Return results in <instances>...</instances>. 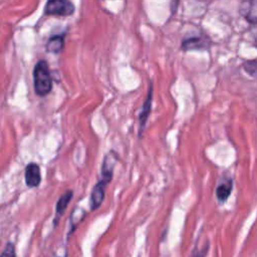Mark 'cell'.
<instances>
[{
    "mask_svg": "<svg viewBox=\"0 0 257 257\" xmlns=\"http://www.w3.org/2000/svg\"><path fill=\"white\" fill-rule=\"evenodd\" d=\"M240 13L250 23L257 24V0H243Z\"/></svg>",
    "mask_w": 257,
    "mask_h": 257,
    "instance_id": "obj_5",
    "label": "cell"
},
{
    "mask_svg": "<svg viewBox=\"0 0 257 257\" xmlns=\"http://www.w3.org/2000/svg\"><path fill=\"white\" fill-rule=\"evenodd\" d=\"M44 12L47 15L68 16L74 12V5L69 0H48Z\"/></svg>",
    "mask_w": 257,
    "mask_h": 257,
    "instance_id": "obj_2",
    "label": "cell"
},
{
    "mask_svg": "<svg viewBox=\"0 0 257 257\" xmlns=\"http://www.w3.org/2000/svg\"><path fill=\"white\" fill-rule=\"evenodd\" d=\"M117 161V155L114 152H109L103 159L101 166V181L108 184L112 178L113 169Z\"/></svg>",
    "mask_w": 257,
    "mask_h": 257,
    "instance_id": "obj_3",
    "label": "cell"
},
{
    "mask_svg": "<svg viewBox=\"0 0 257 257\" xmlns=\"http://www.w3.org/2000/svg\"><path fill=\"white\" fill-rule=\"evenodd\" d=\"M107 184L99 180L95 186L93 187L90 195V209L91 210H96L102 203L104 199V192H105V187Z\"/></svg>",
    "mask_w": 257,
    "mask_h": 257,
    "instance_id": "obj_6",
    "label": "cell"
},
{
    "mask_svg": "<svg viewBox=\"0 0 257 257\" xmlns=\"http://www.w3.org/2000/svg\"><path fill=\"white\" fill-rule=\"evenodd\" d=\"M33 83L34 90L39 96H45L51 91L52 77L45 60H40L36 63L33 69Z\"/></svg>",
    "mask_w": 257,
    "mask_h": 257,
    "instance_id": "obj_1",
    "label": "cell"
},
{
    "mask_svg": "<svg viewBox=\"0 0 257 257\" xmlns=\"http://www.w3.org/2000/svg\"><path fill=\"white\" fill-rule=\"evenodd\" d=\"M209 45V42L204 36H192L183 40L182 49L187 50H196V49H204Z\"/></svg>",
    "mask_w": 257,
    "mask_h": 257,
    "instance_id": "obj_7",
    "label": "cell"
},
{
    "mask_svg": "<svg viewBox=\"0 0 257 257\" xmlns=\"http://www.w3.org/2000/svg\"><path fill=\"white\" fill-rule=\"evenodd\" d=\"M232 187H233V184H232L231 179L224 180L219 184V186L217 187V190H216V195H217V198L220 203H224L228 199V197L231 194Z\"/></svg>",
    "mask_w": 257,
    "mask_h": 257,
    "instance_id": "obj_9",
    "label": "cell"
},
{
    "mask_svg": "<svg viewBox=\"0 0 257 257\" xmlns=\"http://www.w3.org/2000/svg\"><path fill=\"white\" fill-rule=\"evenodd\" d=\"M152 97H153V86L151 85V86H150V89H149V91H148L146 100H145L144 103H143L142 110H141L140 117H139V118H140V132H142L143 128H144V126L146 125V122H147V120H148L149 114H150V112H151Z\"/></svg>",
    "mask_w": 257,
    "mask_h": 257,
    "instance_id": "obj_8",
    "label": "cell"
},
{
    "mask_svg": "<svg viewBox=\"0 0 257 257\" xmlns=\"http://www.w3.org/2000/svg\"><path fill=\"white\" fill-rule=\"evenodd\" d=\"M244 70L253 77H257V60H251L244 63Z\"/></svg>",
    "mask_w": 257,
    "mask_h": 257,
    "instance_id": "obj_12",
    "label": "cell"
},
{
    "mask_svg": "<svg viewBox=\"0 0 257 257\" xmlns=\"http://www.w3.org/2000/svg\"><path fill=\"white\" fill-rule=\"evenodd\" d=\"M0 257H16L14 244L11 243V242H8L7 245H6V247H5L4 250L2 251Z\"/></svg>",
    "mask_w": 257,
    "mask_h": 257,
    "instance_id": "obj_13",
    "label": "cell"
},
{
    "mask_svg": "<svg viewBox=\"0 0 257 257\" xmlns=\"http://www.w3.org/2000/svg\"><path fill=\"white\" fill-rule=\"evenodd\" d=\"M196 257H204V254H198Z\"/></svg>",
    "mask_w": 257,
    "mask_h": 257,
    "instance_id": "obj_14",
    "label": "cell"
},
{
    "mask_svg": "<svg viewBox=\"0 0 257 257\" xmlns=\"http://www.w3.org/2000/svg\"><path fill=\"white\" fill-rule=\"evenodd\" d=\"M64 46V35L58 34L51 36L46 44V50L50 53H59Z\"/></svg>",
    "mask_w": 257,
    "mask_h": 257,
    "instance_id": "obj_10",
    "label": "cell"
},
{
    "mask_svg": "<svg viewBox=\"0 0 257 257\" xmlns=\"http://www.w3.org/2000/svg\"><path fill=\"white\" fill-rule=\"evenodd\" d=\"M41 182L40 168L35 163H30L25 168V184L29 188H36Z\"/></svg>",
    "mask_w": 257,
    "mask_h": 257,
    "instance_id": "obj_4",
    "label": "cell"
},
{
    "mask_svg": "<svg viewBox=\"0 0 257 257\" xmlns=\"http://www.w3.org/2000/svg\"><path fill=\"white\" fill-rule=\"evenodd\" d=\"M73 196V192L72 191H67L65 193H63L60 198L58 199L57 203H56V207H55V212H56V217L59 219L61 217V215L64 213V211L66 210L71 198Z\"/></svg>",
    "mask_w": 257,
    "mask_h": 257,
    "instance_id": "obj_11",
    "label": "cell"
}]
</instances>
